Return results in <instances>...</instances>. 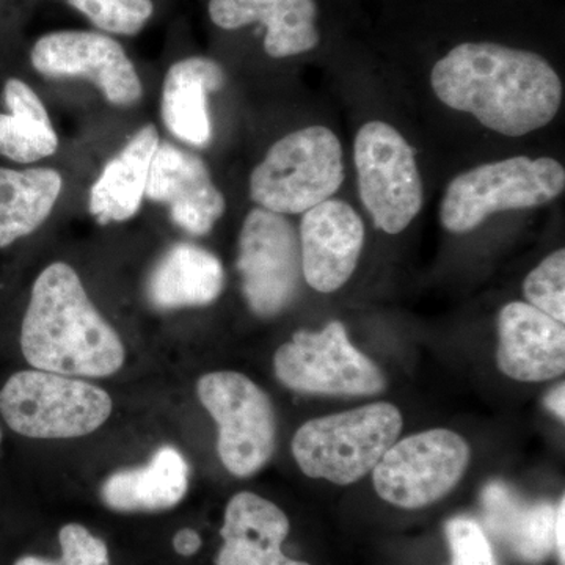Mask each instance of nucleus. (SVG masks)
Listing matches in <instances>:
<instances>
[{
  "instance_id": "obj_1",
  "label": "nucleus",
  "mask_w": 565,
  "mask_h": 565,
  "mask_svg": "<svg viewBox=\"0 0 565 565\" xmlns=\"http://www.w3.org/2000/svg\"><path fill=\"white\" fill-rule=\"evenodd\" d=\"M435 95L486 128L522 137L550 125L563 103L559 74L537 52L468 41L435 63Z\"/></svg>"
},
{
  "instance_id": "obj_2",
  "label": "nucleus",
  "mask_w": 565,
  "mask_h": 565,
  "mask_svg": "<svg viewBox=\"0 0 565 565\" xmlns=\"http://www.w3.org/2000/svg\"><path fill=\"white\" fill-rule=\"evenodd\" d=\"M21 351L35 370L81 377H109L126 359L120 334L96 310L79 275L66 263H52L33 282Z\"/></svg>"
},
{
  "instance_id": "obj_3",
  "label": "nucleus",
  "mask_w": 565,
  "mask_h": 565,
  "mask_svg": "<svg viewBox=\"0 0 565 565\" xmlns=\"http://www.w3.org/2000/svg\"><path fill=\"white\" fill-rule=\"evenodd\" d=\"M403 424L401 412L388 403L315 418L294 435V459L310 478L353 484L374 470Z\"/></svg>"
},
{
  "instance_id": "obj_4",
  "label": "nucleus",
  "mask_w": 565,
  "mask_h": 565,
  "mask_svg": "<svg viewBox=\"0 0 565 565\" xmlns=\"http://www.w3.org/2000/svg\"><path fill=\"white\" fill-rule=\"evenodd\" d=\"M344 181L343 147L326 126L288 134L253 170L250 196L263 210L303 214L332 199Z\"/></svg>"
},
{
  "instance_id": "obj_5",
  "label": "nucleus",
  "mask_w": 565,
  "mask_h": 565,
  "mask_svg": "<svg viewBox=\"0 0 565 565\" xmlns=\"http://www.w3.org/2000/svg\"><path fill=\"white\" fill-rule=\"evenodd\" d=\"M564 188L565 170L556 159L516 156L482 163L449 182L440 206L441 225L451 233H468L498 212L553 202Z\"/></svg>"
},
{
  "instance_id": "obj_6",
  "label": "nucleus",
  "mask_w": 565,
  "mask_h": 565,
  "mask_svg": "<svg viewBox=\"0 0 565 565\" xmlns=\"http://www.w3.org/2000/svg\"><path fill=\"white\" fill-rule=\"evenodd\" d=\"M111 397L99 386L47 371H21L0 390V414L11 430L58 440L98 430L111 414Z\"/></svg>"
},
{
  "instance_id": "obj_7",
  "label": "nucleus",
  "mask_w": 565,
  "mask_h": 565,
  "mask_svg": "<svg viewBox=\"0 0 565 565\" xmlns=\"http://www.w3.org/2000/svg\"><path fill=\"white\" fill-rule=\"evenodd\" d=\"M415 154L388 122H366L356 134L353 159L360 199L385 233H403L422 212L423 181Z\"/></svg>"
},
{
  "instance_id": "obj_8",
  "label": "nucleus",
  "mask_w": 565,
  "mask_h": 565,
  "mask_svg": "<svg viewBox=\"0 0 565 565\" xmlns=\"http://www.w3.org/2000/svg\"><path fill=\"white\" fill-rule=\"evenodd\" d=\"M200 403L218 426L217 451L226 470L239 478L255 475L275 449L273 401L247 375L218 371L200 377Z\"/></svg>"
},
{
  "instance_id": "obj_9",
  "label": "nucleus",
  "mask_w": 565,
  "mask_h": 565,
  "mask_svg": "<svg viewBox=\"0 0 565 565\" xmlns=\"http://www.w3.org/2000/svg\"><path fill=\"white\" fill-rule=\"evenodd\" d=\"M470 446L448 429H430L394 441L373 470L379 497L403 509L437 503L470 463Z\"/></svg>"
},
{
  "instance_id": "obj_10",
  "label": "nucleus",
  "mask_w": 565,
  "mask_h": 565,
  "mask_svg": "<svg viewBox=\"0 0 565 565\" xmlns=\"http://www.w3.org/2000/svg\"><path fill=\"white\" fill-rule=\"evenodd\" d=\"M274 370L282 385L299 393L374 396L385 388L384 374L353 348L341 322L318 333H294L275 353Z\"/></svg>"
},
{
  "instance_id": "obj_11",
  "label": "nucleus",
  "mask_w": 565,
  "mask_h": 565,
  "mask_svg": "<svg viewBox=\"0 0 565 565\" xmlns=\"http://www.w3.org/2000/svg\"><path fill=\"white\" fill-rule=\"evenodd\" d=\"M237 270L253 313L274 318L296 299L303 278L299 234L285 215L255 207L239 236Z\"/></svg>"
},
{
  "instance_id": "obj_12",
  "label": "nucleus",
  "mask_w": 565,
  "mask_h": 565,
  "mask_svg": "<svg viewBox=\"0 0 565 565\" xmlns=\"http://www.w3.org/2000/svg\"><path fill=\"white\" fill-rule=\"evenodd\" d=\"M31 61L43 76L90 81L114 106H134L143 93L139 73L125 47L107 33H46L33 44Z\"/></svg>"
},
{
  "instance_id": "obj_13",
  "label": "nucleus",
  "mask_w": 565,
  "mask_h": 565,
  "mask_svg": "<svg viewBox=\"0 0 565 565\" xmlns=\"http://www.w3.org/2000/svg\"><path fill=\"white\" fill-rule=\"evenodd\" d=\"M145 195L167 204L174 225L192 236L210 233L226 207L206 163L169 141L159 143L152 156Z\"/></svg>"
},
{
  "instance_id": "obj_14",
  "label": "nucleus",
  "mask_w": 565,
  "mask_h": 565,
  "mask_svg": "<svg viewBox=\"0 0 565 565\" xmlns=\"http://www.w3.org/2000/svg\"><path fill=\"white\" fill-rule=\"evenodd\" d=\"M299 239L305 281L319 292L338 291L362 255L363 221L351 204L326 200L303 212Z\"/></svg>"
},
{
  "instance_id": "obj_15",
  "label": "nucleus",
  "mask_w": 565,
  "mask_h": 565,
  "mask_svg": "<svg viewBox=\"0 0 565 565\" xmlns=\"http://www.w3.org/2000/svg\"><path fill=\"white\" fill-rule=\"evenodd\" d=\"M498 370L519 382H545L565 371L564 323L533 305L512 302L498 315Z\"/></svg>"
},
{
  "instance_id": "obj_16",
  "label": "nucleus",
  "mask_w": 565,
  "mask_h": 565,
  "mask_svg": "<svg viewBox=\"0 0 565 565\" xmlns=\"http://www.w3.org/2000/svg\"><path fill=\"white\" fill-rule=\"evenodd\" d=\"M207 13L222 31L259 24L264 51L273 58L296 57L318 47V0H210Z\"/></svg>"
},
{
  "instance_id": "obj_17",
  "label": "nucleus",
  "mask_w": 565,
  "mask_h": 565,
  "mask_svg": "<svg viewBox=\"0 0 565 565\" xmlns=\"http://www.w3.org/2000/svg\"><path fill=\"white\" fill-rule=\"evenodd\" d=\"M288 516L273 501L259 494H234L225 509L217 565H310L282 553L288 537Z\"/></svg>"
},
{
  "instance_id": "obj_18",
  "label": "nucleus",
  "mask_w": 565,
  "mask_h": 565,
  "mask_svg": "<svg viewBox=\"0 0 565 565\" xmlns=\"http://www.w3.org/2000/svg\"><path fill=\"white\" fill-rule=\"evenodd\" d=\"M486 530L526 564L544 563L555 548L556 505L526 503L500 481L481 494Z\"/></svg>"
},
{
  "instance_id": "obj_19",
  "label": "nucleus",
  "mask_w": 565,
  "mask_h": 565,
  "mask_svg": "<svg viewBox=\"0 0 565 565\" xmlns=\"http://www.w3.org/2000/svg\"><path fill=\"white\" fill-rule=\"evenodd\" d=\"M188 460L166 445L150 462L115 471L102 487L103 503L117 512H162L181 503L189 490Z\"/></svg>"
},
{
  "instance_id": "obj_20",
  "label": "nucleus",
  "mask_w": 565,
  "mask_h": 565,
  "mask_svg": "<svg viewBox=\"0 0 565 565\" xmlns=\"http://www.w3.org/2000/svg\"><path fill=\"white\" fill-rule=\"evenodd\" d=\"M225 71L207 57H189L173 63L163 81L162 120L177 139L203 148L212 128L207 95L221 90Z\"/></svg>"
},
{
  "instance_id": "obj_21",
  "label": "nucleus",
  "mask_w": 565,
  "mask_h": 565,
  "mask_svg": "<svg viewBox=\"0 0 565 565\" xmlns=\"http://www.w3.org/2000/svg\"><path fill=\"white\" fill-rule=\"evenodd\" d=\"M225 273L206 248L181 243L163 253L148 278L147 294L158 310L206 307L221 297Z\"/></svg>"
},
{
  "instance_id": "obj_22",
  "label": "nucleus",
  "mask_w": 565,
  "mask_h": 565,
  "mask_svg": "<svg viewBox=\"0 0 565 565\" xmlns=\"http://www.w3.org/2000/svg\"><path fill=\"white\" fill-rule=\"evenodd\" d=\"M158 147V129L147 125L104 167L90 191V212L102 225L129 221L139 212Z\"/></svg>"
},
{
  "instance_id": "obj_23",
  "label": "nucleus",
  "mask_w": 565,
  "mask_h": 565,
  "mask_svg": "<svg viewBox=\"0 0 565 565\" xmlns=\"http://www.w3.org/2000/svg\"><path fill=\"white\" fill-rule=\"evenodd\" d=\"M63 185L52 169H0V248L32 234L50 217Z\"/></svg>"
},
{
  "instance_id": "obj_24",
  "label": "nucleus",
  "mask_w": 565,
  "mask_h": 565,
  "mask_svg": "<svg viewBox=\"0 0 565 565\" xmlns=\"http://www.w3.org/2000/svg\"><path fill=\"white\" fill-rule=\"evenodd\" d=\"M3 98L11 114H0V156L29 163L54 154L57 134L36 93L25 82L9 79Z\"/></svg>"
},
{
  "instance_id": "obj_25",
  "label": "nucleus",
  "mask_w": 565,
  "mask_h": 565,
  "mask_svg": "<svg viewBox=\"0 0 565 565\" xmlns=\"http://www.w3.org/2000/svg\"><path fill=\"white\" fill-rule=\"evenodd\" d=\"M107 35L134 36L154 14L152 0H66Z\"/></svg>"
},
{
  "instance_id": "obj_26",
  "label": "nucleus",
  "mask_w": 565,
  "mask_h": 565,
  "mask_svg": "<svg viewBox=\"0 0 565 565\" xmlns=\"http://www.w3.org/2000/svg\"><path fill=\"white\" fill-rule=\"evenodd\" d=\"M523 292L530 305L564 323L565 321V252H553L539 264L523 282Z\"/></svg>"
},
{
  "instance_id": "obj_27",
  "label": "nucleus",
  "mask_w": 565,
  "mask_h": 565,
  "mask_svg": "<svg viewBox=\"0 0 565 565\" xmlns=\"http://www.w3.org/2000/svg\"><path fill=\"white\" fill-rule=\"evenodd\" d=\"M62 557L58 561L39 556H22L14 565H110L109 550L103 539L96 537L79 523H68L58 533Z\"/></svg>"
},
{
  "instance_id": "obj_28",
  "label": "nucleus",
  "mask_w": 565,
  "mask_h": 565,
  "mask_svg": "<svg viewBox=\"0 0 565 565\" xmlns=\"http://www.w3.org/2000/svg\"><path fill=\"white\" fill-rule=\"evenodd\" d=\"M445 534L452 553L451 565H500L486 531L476 520L455 516L446 523Z\"/></svg>"
},
{
  "instance_id": "obj_29",
  "label": "nucleus",
  "mask_w": 565,
  "mask_h": 565,
  "mask_svg": "<svg viewBox=\"0 0 565 565\" xmlns=\"http://www.w3.org/2000/svg\"><path fill=\"white\" fill-rule=\"evenodd\" d=\"M202 537L191 527H184V530L178 531L173 537V548L178 555L181 556H193L200 548H202Z\"/></svg>"
},
{
  "instance_id": "obj_30",
  "label": "nucleus",
  "mask_w": 565,
  "mask_h": 565,
  "mask_svg": "<svg viewBox=\"0 0 565 565\" xmlns=\"http://www.w3.org/2000/svg\"><path fill=\"white\" fill-rule=\"evenodd\" d=\"M565 498H561L559 504L556 505V523H555V548L557 559L561 565H565Z\"/></svg>"
},
{
  "instance_id": "obj_31",
  "label": "nucleus",
  "mask_w": 565,
  "mask_h": 565,
  "mask_svg": "<svg viewBox=\"0 0 565 565\" xmlns=\"http://www.w3.org/2000/svg\"><path fill=\"white\" fill-rule=\"evenodd\" d=\"M545 405L548 411H552L553 414L564 422L565 419V385L561 384L553 390L552 393L546 396Z\"/></svg>"
},
{
  "instance_id": "obj_32",
  "label": "nucleus",
  "mask_w": 565,
  "mask_h": 565,
  "mask_svg": "<svg viewBox=\"0 0 565 565\" xmlns=\"http://www.w3.org/2000/svg\"><path fill=\"white\" fill-rule=\"evenodd\" d=\"M0 441H2V433H0Z\"/></svg>"
}]
</instances>
